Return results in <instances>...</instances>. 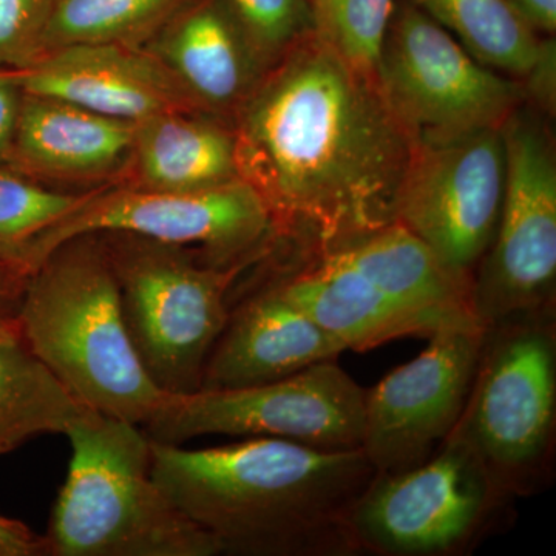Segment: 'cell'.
Returning <instances> with one entry per match:
<instances>
[{
	"instance_id": "e0dca14e",
	"label": "cell",
	"mask_w": 556,
	"mask_h": 556,
	"mask_svg": "<svg viewBox=\"0 0 556 556\" xmlns=\"http://www.w3.org/2000/svg\"><path fill=\"white\" fill-rule=\"evenodd\" d=\"M156 36L153 54L200 110L239 112L266 75L223 0H192Z\"/></svg>"
},
{
	"instance_id": "277c9868",
	"label": "cell",
	"mask_w": 556,
	"mask_h": 556,
	"mask_svg": "<svg viewBox=\"0 0 556 556\" xmlns=\"http://www.w3.org/2000/svg\"><path fill=\"white\" fill-rule=\"evenodd\" d=\"M65 437L72 459L43 535L49 556L222 555L156 484L144 428L89 412Z\"/></svg>"
},
{
	"instance_id": "ac0fdd59",
	"label": "cell",
	"mask_w": 556,
	"mask_h": 556,
	"mask_svg": "<svg viewBox=\"0 0 556 556\" xmlns=\"http://www.w3.org/2000/svg\"><path fill=\"white\" fill-rule=\"evenodd\" d=\"M135 134L131 121L24 93L11 163L54 177H101L131 160Z\"/></svg>"
},
{
	"instance_id": "9c48e42d",
	"label": "cell",
	"mask_w": 556,
	"mask_h": 556,
	"mask_svg": "<svg viewBox=\"0 0 556 556\" xmlns=\"http://www.w3.org/2000/svg\"><path fill=\"white\" fill-rule=\"evenodd\" d=\"M507 175L495 239L471 278L482 328L555 311L556 155L536 113L519 108L503 126Z\"/></svg>"
},
{
	"instance_id": "8fae6325",
	"label": "cell",
	"mask_w": 556,
	"mask_h": 556,
	"mask_svg": "<svg viewBox=\"0 0 556 556\" xmlns=\"http://www.w3.org/2000/svg\"><path fill=\"white\" fill-rule=\"evenodd\" d=\"M378 84L415 142L503 127L526 102L521 80L482 65L416 7L391 21Z\"/></svg>"
},
{
	"instance_id": "f546056e",
	"label": "cell",
	"mask_w": 556,
	"mask_h": 556,
	"mask_svg": "<svg viewBox=\"0 0 556 556\" xmlns=\"http://www.w3.org/2000/svg\"><path fill=\"white\" fill-rule=\"evenodd\" d=\"M30 270L0 249V327L16 325Z\"/></svg>"
},
{
	"instance_id": "5b68a950",
	"label": "cell",
	"mask_w": 556,
	"mask_h": 556,
	"mask_svg": "<svg viewBox=\"0 0 556 556\" xmlns=\"http://www.w3.org/2000/svg\"><path fill=\"white\" fill-rule=\"evenodd\" d=\"M118 280L130 338L150 379L170 396L197 393L228 324L243 268L199 262L188 249L123 232L98 233Z\"/></svg>"
},
{
	"instance_id": "2e32d148",
	"label": "cell",
	"mask_w": 556,
	"mask_h": 556,
	"mask_svg": "<svg viewBox=\"0 0 556 556\" xmlns=\"http://www.w3.org/2000/svg\"><path fill=\"white\" fill-rule=\"evenodd\" d=\"M309 254L302 268L269 285L346 351H368L409 336L428 339L434 334L422 317L399 305L334 249Z\"/></svg>"
},
{
	"instance_id": "7402d4cb",
	"label": "cell",
	"mask_w": 556,
	"mask_h": 556,
	"mask_svg": "<svg viewBox=\"0 0 556 556\" xmlns=\"http://www.w3.org/2000/svg\"><path fill=\"white\" fill-rule=\"evenodd\" d=\"M485 67L521 80L540 50L541 39L508 0H415Z\"/></svg>"
},
{
	"instance_id": "7a4b0ae2",
	"label": "cell",
	"mask_w": 556,
	"mask_h": 556,
	"mask_svg": "<svg viewBox=\"0 0 556 556\" xmlns=\"http://www.w3.org/2000/svg\"><path fill=\"white\" fill-rule=\"evenodd\" d=\"M150 450L156 484L222 554H357L351 511L376 475L361 448L241 438L208 448L150 439Z\"/></svg>"
},
{
	"instance_id": "ffe728a7",
	"label": "cell",
	"mask_w": 556,
	"mask_h": 556,
	"mask_svg": "<svg viewBox=\"0 0 556 556\" xmlns=\"http://www.w3.org/2000/svg\"><path fill=\"white\" fill-rule=\"evenodd\" d=\"M134 186L195 192L240 179L236 131L192 112H167L137 123Z\"/></svg>"
},
{
	"instance_id": "d4e9b609",
	"label": "cell",
	"mask_w": 556,
	"mask_h": 556,
	"mask_svg": "<svg viewBox=\"0 0 556 556\" xmlns=\"http://www.w3.org/2000/svg\"><path fill=\"white\" fill-rule=\"evenodd\" d=\"M91 192L43 188L31 179L0 169V249L25 266V252L33 241L78 207Z\"/></svg>"
},
{
	"instance_id": "7c38bea8",
	"label": "cell",
	"mask_w": 556,
	"mask_h": 556,
	"mask_svg": "<svg viewBox=\"0 0 556 556\" xmlns=\"http://www.w3.org/2000/svg\"><path fill=\"white\" fill-rule=\"evenodd\" d=\"M506 175L503 127L415 142L396 223L422 240L450 270L473 278L495 239Z\"/></svg>"
},
{
	"instance_id": "cb8c5ba5",
	"label": "cell",
	"mask_w": 556,
	"mask_h": 556,
	"mask_svg": "<svg viewBox=\"0 0 556 556\" xmlns=\"http://www.w3.org/2000/svg\"><path fill=\"white\" fill-rule=\"evenodd\" d=\"M314 35L350 67L378 79L393 0H311Z\"/></svg>"
},
{
	"instance_id": "8992f818",
	"label": "cell",
	"mask_w": 556,
	"mask_h": 556,
	"mask_svg": "<svg viewBox=\"0 0 556 556\" xmlns=\"http://www.w3.org/2000/svg\"><path fill=\"white\" fill-rule=\"evenodd\" d=\"M456 428L508 495H532L547 481L556 433L555 311L484 329Z\"/></svg>"
},
{
	"instance_id": "3957f363",
	"label": "cell",
	"mask_w": 556,
	"mask_h": 556,
	"mask_svg": "<svg viewBox=\"0 0 556 556\" xmlns=\"http://www.w3.org/2000/svg\"><path fill=\"white\" fill-rule=\"evenodd\" d=\"M17 327L65 390L98 415L144 427L169 396L138 356L98 233L65 241L31 270Z\"/></svg>"
},
{
	"instance_id": "6da1fadb",
	"label": "cell",
	"mask_w": 556,
	"mask_h": 556,
	"mask_svg": "<svg viewBox=\"0 0 556 556\" xmlns=\"http://www.w3.org/2000/svg\"><path fill=\"white\" fill-rule=\"evenodd\" d=\"M233 131L240 177L280 237L328 251L396 223L415 141L378 79L314 33L266 72Z\"/></svg>"
},
{
	"instance_id": "9a60e30c",
	"label": "cell",
	"mask_w": 556,
	"mask_h": 556,
	"mask_svg": "<svg viewBox=\"0 0 556 556\" xmlns=\"http://www.w3.org/2000/svg\"><path fill=\"white\" fill-rule=\"evenodd\" d=\"M346 348L276 289L263 288L236 309L208 356L201 390H233L289 378Z\"/></svg>"
},
{
	"instance_id": "4316f807",
	"label": "cell",
	"mask_w": 556,
	"mask_h": 556,
	"mask_svg": "<svg viewBox=\"0 0 556 556\" xmlns=\"http://www.w3.org/2000/svg\"><path fill=\"white\" fill-rule=\"evenodd\" d=\"M54 0H0V70H22L43 54Z\"/></svg>"
},
{
	"instance_id": "4fadbf2b",
	"label": "cell",
	"mask_w": 556,
	"mask_h": 556,
	"mask_svg": "<svg viewBox=\"0 0 556 556\" xmlns=\"http://www.w3.org/2000/svg\"><path fill=\"white\" fill-rule=\"evenodd\" d=\"M484 328L439 329L413 361L365 390L361 450L376 475H394L430 459L466 408Z\"/></svg>"
},
{
	"instance_id": "603a6c76",
	"label": "cell",
	"mask_w": 556,
	"mask_h": 556,
	"mask_svg": "<svg viewBox=\"0 0 556 556\" xmlns=\"http://www.w3.org/2000/svg\"><path fill=\"white\" fill-rule=\"evenodd\" d=\"M192 0H54L43 53L73 46H137Z\"/></svg>"
},
{
	"instance_id": "f1b7e54d",
	"label": "cell",
	"mask_w": 556,
	"mask_h": 556,
	"mask_svg": "<svg viewBox=\"0 0 556 556\" xmlns=\"http://www.w3.org/2000/svg\"><path fill=\"white\" fill-rule=\"evenodd\" d=\"M24 91L14 70H0V166L11 163Z\"/></svg>"
},
{
	"instance_id": "d6986e66",
	"label": "cell",
	"mask_w": 556,
	"mask_h": 556,
	"mask_svg": "<svg viewBox=\"0 0 556 556\" xmlns=\"http://www.w3.org/2000/svg\"><path fill=\"white\" fill-rule=\"evenodd\" d=\"M334 251L399 305L422 317L434 332L478 324L471 306V278L450 270L399 223Z\"/></svg>"
},
{
	"instance_id": "4dcf8cb0",
	"label": "cell",
	"mask_w": 556,
	"mask_h": 556,
	"mask_svg": "<svg viewBox=\"0 0 556 556\" xmlns=\"http://www.w3.org/2000/svg\"><path fill=\"white\" fill-rule=\"evenodd\" d=\"M0 556H49L46 538L17 519L0 517Z\"/></svg>"
},
{
	"instance_id": "44dd1931",
	"label": "cell",
	"mask_w": 556,
	"mask_h": 556,
	"mask_svg": "<svg viewBox=\"0 0 556 556\" xmlns=\"http://www.w3.org/2000/svg\"><path fill=\"white\" fill-rule=\"evenodd\" d=\"M91 409L54 378L20 327H0V456L42 434H67Z\"/></svg>"
},
{
	"instance_id": "30bf717a",
	"label": "cell",
	"mask_w": 556,
	"mask_h": 556,
	"mask_svg": "<svg viewBox=\"0 0 556 556\" xmlns=\"http://www.w3.org/2000/svg\"><path fill=\"white\" fill-rule=\"evenodd\" d=\"M364 415V388L338 361H325L262 386L169 394L142 428L152 441L164 444L185 445L222 434L351 450L361 448Z\"/></svg>"
},
{
	"instance_id": "ba28073f",
	"label": "cell",
	"mask_w": 556,
	"mask_h": 556,
	"mask_svg": "<svg viewBox=\"0 0 556 556\" xmlns=\"http://www.w3.org/2000/svg\"><path fill=\"white\" fill-rule=\"evenodd\" d=\"M104 232L197 247L218 268H243L280 237L268 204L243 178L195 192L126 186L93 190L33 241L25 266L31 273L65 241Z\"/></svg>"
},
{
	"instance_id": "5bb4252c",
	"label": "cell",
	"mask_w": 556,
	"mask_h": 556,
	"mask_svg": "<svg viewBox=\"0 0 556 556\" xmlns=\"http://www.w3.org/2000/svg\"><path fill=\"white\" fill-rule=\"evenodd\" d=\"M14 73L24 93L56 98L131 123L200 110L174 73L137 46L64 47Z\"/></svg>"
},
{
	"instance_id": "52a82bcc",
	"label": "cell",
	"mask_w": 556,
	"mask_h": 556,
	"mask_svg": "<svg viewBox=\"0 0 556 556\" xmlns=\"http://www.w3.org/2000/svg\"><path fill=\"white\" fill-rule=\"evenodd\" d=\"M514 500L455 427L420 466L375 475L351 511V540L375 555L466 554Z\"/></svg>"
},
{
	"instance_id": "484cf974",
	"label": "cell",
	"mask_w": 556,
	"mask_h": 556,
	"mask_svg": "<svg viewBox=\"0 0 556 556\" xmlns=\"http://www.w3.org/2000/svg\"><path fill=\"white\" fill-rule=\"evenodd\" d=\"M265 72L314 33L311 0H223Z\"/></svg>"
},
{
	"instance_id": "1f68e13d",
	"label": "cell",
	"mask_w": 556,
	"mask_h": 556,
	"mask_svg": "<svg viewBox=\"0 0 556 556\" xmlns=\"http://www.w3.org/2000/svg\"><path fill=\"white\" fill-rule=\"evenodd\" d=\"M521 20L536 35H554L556 30V0H508Z\"/></svg>"
},
{
	"instance_id": "83f0119b",
	"label": "cell",
	"mask_w": 556,
	"mask_h": 556,
	"mask_svg": "<svg viewBox=\"0 0 556 556\" xmlns=\"http://www.w3.org/2000/svg\"><path fill=\"white\" fill-rule=\"evenodd\" d=\"M526 100L535 102L544 112L555 113L556 104V46L554 39L541 40L532 68L521 79Z\"/></svg>"
}]
</instances>
